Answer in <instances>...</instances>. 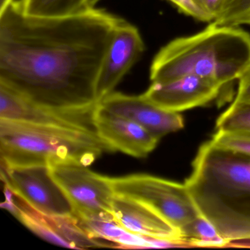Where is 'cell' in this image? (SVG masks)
<instances>
[{
  "instance_id": "6da1fadb",
  "label": "cell",
  "mask_w": 250,
  "mask_h": 250,
  "mask_svg": "<svg viewBox=\"0 0 250 250\" xmlns=\"http://www.w3.org/2000/svg\"><path fill=\"white\" fill-rule=\"evenodd\" d=\"M122 20L95 7L33 17L14 0L0 12V84L46 107L94 109L101 69Z\"/></svg>"
},
{
  "instance_id": "7a4b0ae2",
  "label": "cell",
  "mask_w": 250,
  "mask_h": 250,
  "mask_svg": "<svg viewBox=\"0 0 250 250\" xmlns=\"http://www.w3.org/2000/svg\"><path fill=\"white\" fill-rule=\"evenodd\" d=\"M200 214L229 244H250V156L202 145L184 183Z\"/></svg>"
},
{
  "instance_id": "3957f363",
  "label": "cell",
  "mask_w": 250,
  "mask_h": 250,
  "mask_svg": "<svg viewBox=\"0 0 250 250\" xmlns=\"http://www.w3.org/2000/svg\"><path fill=\"white\" fill-rule=\"evenodd\" d=\"M250 71V34L238 26L211 22L203 31L162 48L150 69L152 83L183 76L208 79L224 87Z\"/></svg>"
},
{
  "instance_id": "277c9868",
  "label": "cell",
  "mask_w": 250,
  "mask_h": 250,
  "mask_svg": "<svg viewBox=\"0 0 250 250\" xmlns=\"http://www.w3.org/2000/svg\"><path fill=\"white\" fill-rule=\"evenodd\" d=\"M107 146L94 130L0 119L1 165L49 166L74 162L91 165Z\"/></svg>"
},
{
  "instance_id": "5b68a950",
  "label": "cell",
  "mask_w": 250,
  "mask_h": 250,
  "mask_svg": "<svg viewBox=\"0 0 250 250\" xmlns=\"http://www.w3.org/2000/svg\"><path fill=\"white\" fill-rule=\"evenodd\" d=\"M108 179L115 194L147 205L179 230L200 215L185 184L146 174Z\"/></svg>"
},
{
  "instance_id": "8992f818",
  "label": "cell",
  "mask_w": 250,
  "mask_h": 250,
  "mask_svg": "<svg viewBox=\"0 0 250 250\" xmlns=\"http://www.w3.org/2000/svg\"><path fill=\"white\" fill-rule=\"evenodd\" d=\"M6 201L2 207L35 234L52 243L74 250L110 247L116 245L93 236L76 215L57 216L42 213L29 206L22 199L5 188Z\"/></svg>"
},
{
  "instance_id": "52a82bcc",
  "label": "cell",
  "mask_w": 250,
  "mask_h": 250,
  "mask_svg": "<svg viewBox=\"0 0 250 250\" xmlns=\"http://www.w3.org/2000/svg\"><path fill=\"white\" fill-rule=\"evenodd\" d=\"M74 162L49 165L51 175L62 188L80 219L111 214L115 191L108 177Z\"/></svg>"
},
{
  "instance_id": "ba28073f",
  "label": "cell",
  "mask_w": 250,
  "mask_h": 250,
  "mask_svg": "<svg viewBox=\"0 0 250 250\" xmlns=\"http://www.w3.org/2000/svg\"><path fill=\"white\" fill-rule=\"evenodd\" d=\"M5 187L42 213L57 216L76 215L62 188L51 175L49 166L1 165Z\"/></svg>"
},
{
  "instance_id": "9c48e42d",
  "label": "cell",
  "mask_w": 250,
  "mask_h": 250,
  "mask_svg": "<svg viewBox=\"0 0 250 250\" xmlns=\"http://www.w3.org/2000/svg\"><path fill=\"white\" fill-rule=\"evenodd\" d=\"M145 43L135 26L123 20L115 29L98 80V102L114 92L145 51Z\"/></svg>"
},
{
  "instance_id": "30bf717a",
  "label": "cell",
  "mask_w": 250,
  "mask_h": 250,
  "mask_svg": "<svg viewBox=\"0 0 250 250\" xmlns=\"http://www.w3.org/2000/svg\"><path fill=\"white\" fill-rule=\"evenodd\" d=\"M93 123L98 136L109 151L145 158L160 140L141 125L107 110L99 103L93 113Z\"/></svg>"
},
{
  "instance_id": "8fae6325",
  "label": "cell",
  "mask_w": 250,
  "mask_h": 250,
  "mask_svg": "<svg viewBox=\"0 0 250 250\" xmlns=\"http://www.w3.org/2000/svg\"><path fill=\"white\" fill-rule=\"evenodd\" d=\"M95 109L65 111L46 107L0 84V119L52 124L96 131L93 123Z\"/></svg>"
},
{
  "instance_id": "7c38bea8",
  "label": "cell",
  "mask_w": 250,
  "mask_h": 250,
  "mask_svg": "<svg viewBox=\"0 0 250 250\" xmlns=\"http://www.w3.org/2000/svg\"><path fill=\"white\" fill-rule=\"evenodd\" d=\"M222 88L208 79L187 75L152 83L143 96L165 110L179 113L209 103L219 96Z\"/></svg>"
},
{
  "instance_id": "4fadbf2b",
  "label": "cell",
  "mask_w": 250,
  "mask_h": 250,
  "mask_svg": "<svg viewBox=\"0 0 250 250\" xmlns=\"http://www.w3.org/2000/svg\"><path fill=\"white\" fill-rule=\"evenodd\" d=\"M99 104L107 110L141 125L159 140L184 126V119L179 113L156 106L143 94L131 96L114 91Z\"/></svg>"
},
{
  "instance_id": "5bb4252c",
  "label": "cell",
  "mask_w": 250,
  "mask_h": 250,
  "mask_svg": "<svg viewBox=\"0 0 250 250\" xmlns=\"http://www.w3.org/2000/svg\"><path fill=\"white\" fill-rule=\"evenodd\" d=\"M112 213L115 220L132 233L169 244L184 243L179 229L141 202L115 194Z\"/></svg>"
},
{
  "instance_id": "9a60e30c",
  "label": "cell",
  "mask_w": 250,
  "mask_h": 250,
  "mask_svg": "<svg viewBox=\"0 0 250 250\" xmlns=\"http://www.w3.org/2000/svg\"><path fill=\"white\" fill-rule=\"evenodd\" d=\"M24 14L37 17H65L90 8L89 0H20Z\"/></svg>"
},
{
  "instance_id": "2e32d148",
  "label": "cell",
  "mask_w": 250,
  "mask_h": 250,
  "mask_svg": "<svg viewBox=\"0 0 250 250\" xmlns=\"http://www.w3.org/2000/svg\"><path fill=\"white\" fill-rule=\"evenodd\" d=\"M180 232L184 242L194 245L222 247L228 244L213 224L201 214L182 227Z\"/></svg>"
},
{
  "instance_id": "e0dca14e",
  "label": "cell",
  "mask_w": 250,
  "mask_h": 250,
  "mask_svg": "<svg viewBox=\"0 0 250 250\" xmlns=\"http://www.w3.org/2000/svg\"><path fill=\"white\" fill-rule=\"evenodd\" d=\"M216 129L250 131V104L232 103L218 118Z\"/></svg>"
},
{
  "instance_id": "ac0fdd59",
  "label": "cell",
  "mask_w": 250,
  "mask_h": 250,
  "mask_svg": "<svg viewBox=\"0 0 250 250\" xmlns=\"http://www.w3.org/2000/svg\"><path fill=\"white\" fill-rule=\"evenodd\" d=\"M210 140L221 148L250 156V131L216 130Z\"/></svg>"
},
{
  "instance_id": "d6986e66",
  "label": "cell",
  "mask_w": 250,
  "mask_h": 250,
  "mask_svg": "<svg viewBox=\"0 0 250 250\" xmlns=\"http://www.w3.org/2000/svg\"><path fill=\"white\" fill-rule=\"evenodd\" d=\"M250 15V0H225L222 11L212 22L218 25L244 24Z\"/></svg>"
},
{
  "instance_id": "ffe728a7",
  "label": "cell",
  "mask_w": 250,
  "mask_h": 250,
  "mask_svg": "<svg viewBox=\"0 0 250 250\" xmlns=\"http://www.w3.org/2000/svg\"><path fill=\"white\" fill-rule=\"evenodd\" d=\"M173 4L180 12L202 21H212L210 17L202 11L191 0H167Z\"/></svg>"
},
{
  "instance_id": "44dd1931",
  "label": "cell",
  "mask_w": 250,
  "mask_h": 250,
  "mask_svg": "<svg viewBox=\"0 0 250 250\" xmlns=\"http://www.w3.org/2000/svg\"><path fill=\"white\" fill-rule=\"evenodd\" d=\"M213 21L222 11L225 0H191Z\"/></svg>"
},
{
  "instance_id": "7402d4cb",
  "label": "cell",
  "mask_w": 250,
  "mask_h": 250,
  "mask_svg": "<svg viewBox=\"0 0 250 250\" xmlns=\"http://www.w3.org/2000/svg\"><path fill=\"white\" fill-rule=\"evenodd\" d=\"M238 91L232 103L250 104V71L239 80Z\"/></svg>"
},
{
  "instance_id": "603a6c76",
  "label": "cell",
  "mask_w": 250,
  "mask_h": 250,
  "mask_svg": "<svg viewBox=\"0 0 250 250\" xmlns=\"http://www.w3.org/2000/svg\"><path fill=\"white\" fill-rule=\"evenodd\" d=\"M14 0H0V12L3 11Z\"/></svg>"
},
{
  "instance_id": "cb8c5ba5",
  "label": "cell",
  "mask_w": 250,
  "mask_h": 250,
  "mask_svg": "<svg viewBox=\"0 0 250 250\" xmlns=\"http://www.w3.org/2000/svg\"><path fill=\"white\" fill-rule=\"evenodd\" d=\"M100 1L101 0H89V6H90V8H94L95 5Z\"/></svg>"
},
{
  "instance_id": "d4e9b609",
  "label": "cell",
  "mask_w": 250,
  "mask_h": 250,
  "mask_svg": "<svg viewBox=\"0 0 250 250\" xmlns=\"http://www.w3.org/2000/svg\"><path fill=\"white\" fill-rule=\"evenodd\" d=\"M244 24H249L250 25V15L246 19L245 21H244Z\"/></svg>"
}]
</instances>
